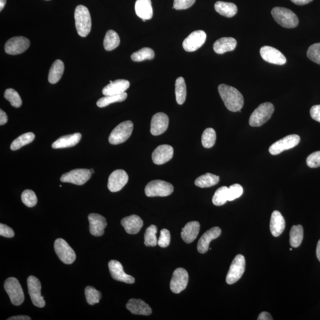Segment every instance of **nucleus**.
Masks as SVG:
<instances>
[{"label": "nucleus", "mask_w": 320, "mask_h": 320, "mask_svg": "<svg viewBox=\"0 0 320 320\" xmlns=\"http://www.w3.org/2000/svg\"><path fill=\"white\" fill-rule=\"evenodd\" d=\"M218 91L225 106L231 112H237L241 110L244 105V98L238 89L226 84H220Z\"/></svg>", "instance_id": "1"}, {"label": "nucleus", "mask_w": 320, "mask_h": 320, "mask_svg": "<svg viewBox=\"0 0 320 320\" xmlns=\"http://www.w3.org/2000/svg\"><path fill=\"white\" fill-rule=\"evenodd\" d=\"M75 18L79 35L81 37L88 36L91 29V16L88 8L84 5H78L75 10Z\"/></svg>", "instance_id": "2"}, {"label": "nucleus", "mask_w": 320, "mask_h": 320, "mask_svg": "<svg viewBox=\"0 0 320 320\" xmlns=\"http://www.w3.org/2000/svg\"><path fill=\"white\" fill-rule=\"evenodd\" d=\"M271 13L276 22L285 28H295L299 24L297 15L288 8L276 7L272 9Z\"/></svg>", "instance_id": "3"}, {"label": "nucleus", "mask_w": 320, "mask_h": 320, "mask_svg": "<svg viewBox=\"0 0 320 320\" xmlns=\"http://www.w3.org/2000/svg\"><path fill=\"white\" fill-rule=\"evenodd\" d=\"M274 110L275 108L271 103L266 102L261 104L252 113L249 119V124L253 127H260L271 118Z\"/></svg>", "instance_id": "4"}, {"label": "nucleus", "mask_w": 320, "mask_h": 320, "mask_svg": "<svg viewBox=\"0 0 320 320\" xmlns=\"http://www.w3.org/2000/svg\"><path fill=\"white\" fill-rule=\"evenodd\" d=\"M134 124L130 121L121 123L112 131L109 137V143L118 145L127 141L133 131Z\"/></svg>", "instance_id": "5"}, {"label": "nucleus", "mask_w": 320, "mask_h": 320, "mask_svg": "<svg viewBox=\"0 0 320 320\" xmlns=\"http://www.w3.org/2000/svg\"><path fill=\"white\" fill-rule=\"evenodd\" d=\"M174 191V187L167 181L156 180L150 181L145 188L148 197H165L170 195Z\"/></svg>", "instance_id": "6"}, {"label": "nucleus", "mask_w": 320, "mask_h": 320, "mask_svg": "<svg viewBox=\"0 0 320 320\" xmlns=\"http://www.w3.org/2000/svg\"><path fill=\"white\" fill-rule=\"evenodd\" d=\"M4 289L14 306H20L24 300V295L19 282L16 278H9L4 282Z\"/></svg>", "instance_id": "7"}, {"label": "nucleus", "mask_w": 320, "mask_h": 320, "mask_svg": "<svg viewBox=\"0 0 320 320\" xmlns=\"http://www.w3.org/2000/svg\"><path fill=\"white\" fill-rule=\"evenodd\" d=\"M245 260L241 254L236 256L231 264L229 271L227 273L226 282L229 285L235 284L241 278L244 273Z\"/></svg>", "instance_id": "8"}, {"label": "nucleus", "mask_w": 320, "mask_h": 320, "mask_svg": "<svg viewBox=\"0 0 320 320\" xmlns=\"http://www.w3.org/2000/svg\"><path fill=\"white\" fill-rule=\"evenodd\" d=\"M54 249L60 259L65 264H71L75 262L76 254L73 249L66 240L58 239L54 242Z\"/></svg>", "instance_id": "9"}, {"label": "nucleus", "mask_w": 320, "mask_h": 320, "mask_svg": "<svg viewBox=\"0 0 320 320\" xmlns=\"http://www.w3.org/2000/svg\"><path fill=\"white\" fill-rule=\"evenodd\" d=\"M92 173L90 170L85 168L75 169L63 174L60 180L62 182L70 183L76 185H83L90 179Z\"/></svg>", "instance_id": "10"}, {"label": "nucleus", "mask_w": 320, "mask_h": 320, "mask_svg": "<svg viewBox=\"0 0 320 320\" xmlns=\"http://www.w3.org/2000/svg\"><path fill=\"white\" fill-rule=\"evenodd\" d=\"M27 282L29 294L34 306L39 308L44 307L45 301L41 294V282L33 276H30Z\"/></svg>", "instance_id": "11"}, {"label": "nucleus", "mask_w": 320, "mask_h": 320, "mask_svg": "<svg viewBox=\"0 0 320 320\" xmlns=\"http://www.w3.org/2000/svg\"><path fill=\"white\" fill-rule=\"evenodd\" d=\"M300 142V137L298 135H290L276 141L269 148V153L272 155H279L285 150L292 149Z\"/></svg>", "instance_id": "12"}, {"label": "nucleus", "mask_w": 320, "mask_h": 320, "mask_svg": "<svg viewBox=\"0 0 320 320\" xmlns=\"http://www.w3.org/2000/svg\"><path fill=\"white\" fill-rule=\"evenodd\" d=\"M30 45L29 40L25 37H14L5 43V51L9 55L22 54L29 48Z\"/></svg>", "instance_id": "13"}, {"label": "nucleus", "mask_w": 320, "mask_h": 320, "mask_svg": "<svg viewBox=\"0 0 320 320\" xmlns=\"http://www.w3.org/2000/svg\"><path fill=\"white\" fill-rule=\"evenodd\" d=\"M207 34L203 30H196L187 37L183 42V47L187 52L198 50L205 44Z\"/></svg>", "instance_id": "14"}, {"label": "nucleus", "mask_w": 320, "mask_h": 320, "mask_svg": "<svg viewBox=\"0 0 320 320\" xmlns=\"http://www.w3.org/2000/svg\"><path fill=\"white\" fill-rule=\"evenodd\" d=\"M189 281V275L183 268L174 270L170 282V289L174 294H179L187 287Z\"/></svg>", "instance_id": "15"}, {"label": "nucleus", "mask_w": 320, "mask_h": 320, "mask_svg": "<svg viewBox=\"0 0 320 320\" xmlns=\"http://www.w3.org/2000/svg\"><path fill=\"white\" fill-rule=\"evenodd\" d=\"M260 53L263 60L267 63L280 66L287 63L284 55L275 48L264 46L260 49Z\"/></svg>", "instance_id": "16"}, {"label": "nucleus", "mask_w": 320, "mask_h": 320, "mask_svg": "<svg viewBox=\"0 0 320 320\" xmlns=\"http://www.w3.org/2000/svg\"><path fill=\"white\" fill-rule=\"evenodd\" d=\"M128 179L127 172L123 170H116L110 175L107 187L110 192H119L127 184Z\"/></svg>", "instance_id": "17"}, {"label": "nucleus", "mask_w": 320, "mask_h": 320, "mask_svg": "<svg viewBox=\"0 0 320 320\" xmlns=\"http://www.w3.org/2000/svg\"><path fill=\"white\" fill-rule=\"evenodd\" d=\"M110 274L116 281L132 284L135 281L134 277L128 275L124 272L122 264L117 260H110L108 264Z\"/></svg>", "instance_id": "18"}, {"label": "nucleus", "mask_w": 320, "mask_h": 320, "mask_svg": "<svg viewBox=\"0 0 320 320\" xmlns=\"http://www.w3.org/2000/svg\"><path fill=\"white\" fill-rule=\"evenodd\" d=\"M169 124V118L166 114L159 112L153 116L151 122V133L155 136H159L167 131Z\"/></svg>", "instance_id": "19"}, {"label": "nucleus", "mask_w": 320, "mask_h": 320, "mask_svg": "<svg viewBox=\"0 0 320 320\" xmlns=\"http://www.w3.org/2000/svg\"><path fill=\"white\" fill-rule=\"evenodd\" d=\"M174 155L173 148L169 145H161L157 147L152 155L153 162L157 165H161L167 162Z\"/></svg>", "instance_id": "20"}, {"label": "nucleus", "mask_w": 320, "mask_h": 320, "mask_svg": "<svg viewBox=\"0 0 320 320\" xmlns=\"http://www.w3.org/2000/svg\"><path fill=\"white\" fill-rule=\"evenodd\" d=\"M90 223V232L91 235L95 237L102 236L104 229L107 226L106 218L98 214H90L88 216Z\"/></svg>", "instance_id": "21"}, {"label": "nucleus", "mask_w": 320, "mask_h": 320, "mask_svg": "<svg viewBox=\"0 0 320 320\" xmlns=\"http://www.w3.org/2000/svg\"><path fill=\"white\" fill-rule=\"evenodd\" d=\"M221 235L220 228L215 227L212 228L204 234L198 241L197 248L200 253L204 254L207 253L209 248V244L214 239L219 238Z\"/></svg>", "instance_id": "22"}, {"label": "nucleus", "mask_w": 320, "mask_h": 320, "mask_svg": "<svg viewBox=\"0 0 320 320\" xmlns=\"http://www.w3.org/2000/svg\"><path fill=\"white\" fill-rule=\"evenodd\" d=\"M130 86V82L126 80H117L104 87L102 90L104 96H112L125 93Z\"/></svg>", "instance_id": "23"}, {"label": "nucleus", "mask_w": 320, "mask_h": 320, "mask_svg": "<svg viewBox=\"0 0 320 320\" xmlns=\"http://www.w3.org/2000/svg\"><path fill=\"white\" fill-rule=\"evenodd\" d=\"M121 224L128 234L136 235L140 232L143 227L144 223L141 218L136 215H132L127 217L121 221Z\"/></svg>", "instance_id": "24"}, {"label": "nucleus", "mask_w": 320, "mask_h": 320, "mask_svg": "<svg viewBox=\"0 0 320 320\" xmlns=\"http://www.w3.org/2000/svg\"><path fill=\"white\" fill-rule=\"evenodd\" d=\"M127 309L131 313L136 315L150 316L152 315V310L144 301L132 298L127 304Z\"/></svg>", "instance_id": "25"}, {"label": "nucleus", "mask_w": 320, "mask_h": 320, "mask_svg": "<svg viewBox=\"0 0 320 320\" xmlns=\"http://www.w3.org/2000/svg\"><path fill=\"white\" fill-rule=\"evenodd\" d=\"M135 10L137 16L144 21L153 17V10L151 0H137Z\"/></svg>", "instance_id": "26"}, {"label": "nucleus", "mask_w": 320, "mask_h": 320, "mask_svg": "<svg viewBox=\"0 0 320 320\" xmlns=\"http://www.w3.org/2000/svg\"><path fill=\"white\" fill-rule=\"evenodd\" d=\"M285 229V221L284 217L279 211H273L270 223V229L272 236L278 238L284 232Z\"/></svg>", "instance_id": "27"}, {"label": "nucleus", "mask_w": 320, "mask_h": 320, "mask_svg": "<svg viewBox=\"0 0 320 320\" xmlns=\"http://www.w3.org/2000/svg\"><path fill=\"white\" fill-rule=\"evenodd\" d=\"M81 139V134L76 133L72 135H65L55 141L52 144V147L54 149H65V148L72 147L76 146Z\"/></svg>", "instance_id": "28"}, {"label": "nucleus", "mask_w": 320, "mask_h": 320, "mask_svg": "<svg viewBox=\"0 0 320 320\" xmlns=\"http://www.w3.org/2000/svg\"><path fill=\"white\" fill-rule=\"evenodd\" d=\"M200 224L197 221H192L187 223L182 229L181 233V238L186 243H191L195 241L198 237L200 230Z\"/></svg>", "instance_id": "29"}, {"label": "nucleus", "mask_w": 320, "mask_h": 320, "mask_svg": "<svg viewBox=\"0 0 320 320\" xmlns=\"http://www.w3.org/2000/svg\"><path fill=\"white\" fill-rule=\"evenodd\" d=\"M236 40L233 38H222L214 43L213 48L218 54H223L235 50L237 47Z\"/></svg>", "instance_id": "30"}, {"label": "nucleus", "mask_w": 320, "mask_h": 320, "mask_svg": "<svg viewBox=\"0 0 320 320\" xmlns=\"http://www.w3.org/2000/svg\"><path fill=\"white\" fill-rule=\"evenodd\" d=\"M215 10L222 16L230 18L235 16L238 8L234 3L217 1L215 4Z\"/></svg>", "instance_id": "31"}, {"label": "nucleus", "mask_w": 320, "mask_h": 320, "mask_svg": "<svg viewBox=\"0 0 320 320\" xmlns=\"http://www.w3.org/2000/svg\"><path fill=\"white\" fill-rule=\"evenodd\" d=\"M64 64L62 61L57 60L52 65L49 70L48 81L51 84H56L60 81L64 72Z\"/></svg>", "instance_id": "32"}, {"label": "nucleus", "mask_w": 320, "mask_h": 320, "mask_svg": "<svg viewBox=\"0 0 320 320\" xmlns=\"http://www.w3.org/2000/svg\"><path fill=\"white\" fill-rule=\"evenodd\" d=\"M220 181V177L211 173H206L197 178L195 185L201 188H207L216 185Z\"/></svg>", "instance_id": "33"}, {"label": "nucleus", "mask_w": 320, "mask_h": 320, "mask_svg": "<svg viewBox=\"0 0 320 320\" xmlns=\"http://www.w3.org/2000/svg\"><path fill=\"white\" fill-rule=\"evenodd\" d=\"M120 44V38L118 34L113 30H109L104 37L103 45L105 50L111 51L118 47Z\"/></svg>", "instance_id": "34"}, {"label": "nucleus", "mask_w": 320, "mask_h": 320, "mask_svg": "<svg viewBox=\"0 0 320 320\" xmlns=\"http://www.w3.org/2000/svg\"><path fill=\"white\" fill-rule=\"evenodd\" d=\"M175 93L177 103L180 105L183 104L186 100L187 96L186 85L183 78H178L175 84Z\"/></svg>", "instance_id": "35"}, {"label": "nucleus", "mask_w": 320, "mask_h": 320, "mask_svg": "<svg viewBox=\"0 0 320 320\" xmlns=\"http://www.w3.org/2000/svg\"><path fill=\"white\" fill-rule=\"evenodd\" d=\"M304 237V230L302 226L298 225L292 227L290 232V244L292 247H300L302 243Z\"/></svg>", "instance_id": "36"}, {"label": "nucleus", "mask_w": 320, "mask_h": 320, "mask_svg": "<svg viewBox=\"0 0 320 320\" xmlns=\"http://www.w3.org/2000/svg\"><path fill=\"white\" fill-rule=\"evenodd\" d=\"M35 138V135L32 132H28V133L21 135L12 143L10 149L13 151L19 150L26 145L32 143Z\"/></svg>", "instance_id": "37"}, {"label": "nucleus", "mask_w": 320, "mask_h": 320, "mask_svg": "<svg viewBox=\"0 0 320 320\" xmlns=\"http://www.w3.org/2000/svg\"><path fill=\"white\" fill-rule=\"evenodd\" d=\"M128 94L124 93L121 94L112 95V96H105L101 97L97 101V106L99 107H104L109 106V104L122 101L127 99Z\"/></svg>", "instance_id": "38"}, {"label": "nucleus", "mask_w": 320, "mask_h": 320, "mask_svg": "<svg viewBox=\"0 0 320 320\" xmlns=\"http://www.w3.org/2000/svg\"><path fill=\"white\" fill-rule=\"evenodd\" d=\"M155 57V52L150 48H144L131 55V59L135 62L152 60Z\"/></svg>", "instance_id": "39"}, {"label": "nucleus", "mask_w": 320, "mask_h": 320, "mask_svg": "<svg viewBox=\"0 0 320 320\" xmlns=\"http://www.w3.org/2000/svg\"><path fill=\"white\" fill-rule=\"evenodd\" d=\"M158 227L155 225H152L147 228L144 235V244L148 247H156L158 244V240L157 238Z\"/></svg>", "instance_id": "40"}, {"label": "nucleus", "mask_w": 320, "mask_h": 320, "mask_svg": "<svg viewBox=\"0 0 320 320\" xmlns=\"http://www.w3.org/2000/svg\"><path fill=\"white\" fill-rule=\"evenodd\" d=\"M216 140L217 135L214 129L211 128L206 129L202 136V146L210 149L214 146Z\"/></svg>", "instance_id": "41"}, {"label": "nucleus", "mask_w": 320, "mask_h": 320, "mask_svg": "<svg viewBox=\"0 0 320 320\" xmlns=\"http://www.w3.org/2000/svg\"><path fill=\"white\" fill-rule=\"evenodd\" d=\"M85 295L87 303L91 306L99 303L101 297H102L100 292L90 286H88L85 288Z\"/></svg>", "instance_id": "42"}, {"label": "nucleus", "mask_w": 320, "mask_h": 320, "mask_svg": "<svg viewBox=\"0 0 320 320\" xmlns=\"http://www.w3.org/2000/svg\"><path fill=\"white\" fill-rule=\"evenodd\" d=\"M4 96L6 100L10 101L11 105L16 108H18L22 104L20 95L13 88H8L5 91Z\"/></svg>", "instance_id": "43"}, {"label": "nucleus", "mask_w": 320, "mask_h": 320, "mask_svg": "<svg viewBox=\"0 0 320 320\" xmlns=\"http://www.w3.org/2000/svg\"><path fill=\"white\" fill-rule=\"evenodd\" d=\"M228 189L227 187L223 186L215 192L212 198V202L215 205L221 206L226 204L228 201Z\"/></svg>", "instance_id": "44"}, {"label": "nucleus", "mask_w": 320, "mask_h": 320, "mask_svg": "<svg viewBox=\"0 0 320 320\" xmlns=\"http://www.w3.org/2000/svg\"><path fill=\"white\" fill-rule=\"evenodd\" d=\"M21 201L29 208L35 207L38 202V199L35 192L32 190L27 189L21 194Z\"/></svg>", "instance_id": "45"}, {"label": "nucleus", "mask_w": 320, "mask_h": 320, "mask_svg": "<svg viewBox=\"0 0 320 320\" xmlns=\"http://www.w3.org/2000/svg\"><path fill=\"white\" fill-rule=\"evenodd\" d=\"M307 57L314 63L320 65V43L310 46L307 51Z\"/></svg>", "instance_id": "46"}, {"label": "nucleus", "mask_w": 320, "mask_h": 320, "mask_svg": "<svg viewBox=\"0 0 320 320\" xmlns=\"http://www.w3.org/2000/svg\"><path fill=\"white\" fill-rule=\"evenodd\" d=\"M243 189L239 184H235L228 189V201H235L242 195Z\"/></svg>", "instance_id": "47"}, {"label": "nucleus", "mask_w": 320, "mask_h": 320, "mask_svg": "<svg viewBox=\"0 0 320 320\" xmlns=\"http://www.w3.org/2000/svg\"><path fill=\"white\" fill-rule=\"evenodd\" d=\"M170 233L167 229H162L160 232V238L158 240V245L160 247L165 248L170 245Z\"/></svg>", "instance_id": "48"}, {"label": "nucleus", "mask_w": 320, "mask_h": 320, "mask_svg": "<svg viewBox=\"0 0 320 320\" xmlns=\"http://www.w3.org/2000/svg\"><path fill=\"white\" fill-rule=\"evenodd\" d=\"M307 164L311 168L320 167V152L313 153L308 157Z\"/></svg>", "instance_id": "49"}, {"label": "nucleus", "mask_w": 320, "mask_h": 320, "mask_svg": "<svg viewBox=\"0 0 320 320\" xmlns=\"http://www.w3.org/2000/svg\"><path fill=\"white\" fill-rule=\"evenodd\" d=\"M196 0H174L173 7L176 10H186L195 4Z\"/></svg>", "instance_id": "50"}, {"label": "nucleus", "mask_w": 320, "mask_h": 320, "mask_svg": "<svg viewBox=\"0 0 320 320\" xmlns=\"http://www.w3.org/2000/svg\"><path fill=\"white\" fill-rule=\"evenodd\" d=\"M0 235L4 238H12L14 236V232L13 230L5 224H0Z\"/></svg>", "instance_id": "51"}, {"label": "nucleus", "mask_w": 320, "mask_h": 320, "mask_svg": "<svg viewBox=\"0 0 320 320\" xmlns=\"http://www.w3.org/2000/svg\"><path fill=\"white\" fill-rule=\"evenodd\" d=\"M310 115L312 118L320 123V105H315L310 110Z\"/></svg>", "instance_id": "52"}, {"label": "nucleus", "mask_w": 320, "mask_h": 320, "mask_svg": "<svg viewBox=\"0 0 320 320\" xmlns=\"http://www.w3.org/2000/svg\"><path fill=\"white\" fill-rule=\"evenodd\" d=\"M8 121V117L5 112L2 109L0 110V125H4Z\"/></svg>", "instance_id": "53"}, {"label": "nucleus", "mask_w": 320, "mask_h": 320, "mask_svg": "<svg viewBox=\"0 0 320 320\" xmlns=\"http://www.w3.org/2000/svg\"><path fill=\"white\" fill-rule=\"evenodd\" d=\"M258 320H272V317L267 312H262L258 317Z\"/></svg>", "instance_id": "54"}, {"label": "nucleus", "mask_w": 320, "mask_h": 320, "mask_svg": "<svg viewBox=\"0 0 320 320\" xmlns=\"http://www.w3.org/2000/svg\"><path fill=\"white\" fill-rule=\"evenodd\" d=\"M294 4L298 5H304L312 2L313 0H291Z\"/></svg>", "instance_id": "55"}, {"label": "nucleus", "mask_w": 320, "mask_h": 320, "mask_svg": "<svg viewBox=\"0 0 320 320\" xmlns=\"http://www.w3.org/2000/svg\"><path fill=\"white\" fill-rule=\"evenodd\" d=\"M8 320H30L31 318H30L29 316H17L11 317L10 318H8Z\"/></svg>", "instance_id": "56"}, {"label": "nucleus", "mask_w": 320, "mask_h": 320, "mask_svg": "<svg viewBox=\"0 0 320 320\" xmlns=\"http://www.w3.org/2000/svg\"><path fill=\"white\" fill-rule=\"evenodd\" d=\"M316 254L317 257H318V258L320 262V240L318 243V245H317Z\"/></svg>", "instance_id": "57"}, {"label": "nucleus", "mask_w": 320, "mask_h": 320, "mask_svg": "<svg viewBox=\"0 0 320 320\" xmlns=\"http://www.w3.org/2000/svg\"><path fill=\"white\" fill-rule=\"evenodd\" d=\"M7 2V0H0V11H2Z\"/></svg>", "instance_id": "58"}, {"label": "nucleus", "mask_w": 320, "mask_h": 320, "mask_svg": "<svg viewBox=\"0 0 320 320\" xmlns=\"http://www.w3.org/2000/svg\"><path fill=\"white\" fill-rule=\"evenodd\" d=\"M90 170L91 173L92 174H93V173H94V170H93V169H92V168H91V169H90Z\"/></svg>", "instance_id": "59"}, {"label": "nucleus", "mask_w": 320, "mask_h": 320, "mask_svg": "<svg viewBox=\"0 0 320 320\" xmlns=\"http://www.w3.org/2000/svg\"><path fill=\"white\" fill-rule=\"evenodd\" d=\"M290 250H291V251H292V248H290Z\"/></svg>", "instance_id": "60"}, {"label": "nucleus", "mask_w": 320, "mask_h": 320, "mask_svg": "<svg viewBox=\"0 0 320 320\" xmlns=\"http://www.w3.org/2000/svg\"><path fill=\"white\" fill-rule=\"evenodd\" d=\"M47 1H49V0H47Z\"/></svg>", "instance_id": "61"}]
</instances>
